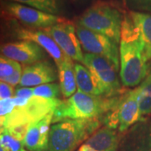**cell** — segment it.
<instances>
[{"instance_id": "obj_1", "label": "cell", "mask_w": 151, "mask_h": 151, "mask_svg": "<svg viewBox=\"0 0 151 151\" xmlns=\"http://www.w3.org/2000/svg\"><path fill=\"white\" fill-rule=\"evenodd\" d=\"M119 78L125 87H137L145 79L150 62L145 54V42L129 12L124 14L119 42Z\"/></svg>"}, {"instance_id": "obj_2", "label": "cell", "mask_w": 151, "mask_h": 151, "mask_svg": "<svg viewBox=\"0 0 151 151\" xmlns=\"http://www.w3.org/2000/svg\"><path fill=\"white\" fill-rule=\"evenodd\" d=\"M119 96L105 97L78 91L69 98L60 101L54 110L52 123L65 119H103L113 108Z\"/></svg>"}, {"instance_id": "obj_3", "label": "cell", "mask_w": 151, "mask_h": 151, "mask_svg": "<svg viewBox=\"0 0 151 151\" xmlns=\"http://www.w3.org/2000/svg\"><path fill=\"white\" fill-rule=\"evenodd\" d=\"M101 119H65L51 125L47 151H75L97 131Z\"/></svg>"}, {"instance_id": "obj_4", "label": "cell", "mask_w": 151, "mask_h": 151, "mask_svg": "<svg viewBox=\"0 0 151 151\" xmlns=\"http://www.w3.org/2000/svg\"><path fill=\"white\" fill-rule=\"evenodd\" d=\"M124 15L115 6L106 2H97L88 8L77 24L94 32L102 34L119 45Z\"/></svg>"}, {"instance_id": "obj_5", "label": "cell", "mask_w": 151, "mask_h": 151, "mask_svg": "<svg viewBox=\"0 0 151 151\" xmlns=\"http://www.w3.org/2000/svg\"><path fill=\"white\" fill-rule=\"evenodd\" d=\"M139 87L126 91L119 95L113 108L102 119V123L119 134L127 132L140 121Z\"/></svg>"}, {"instance_id": "obj_6", "label": "cell", "mask_w": 151, "mask_h": 151, "mask_svg": "<svg viewBox=\"0 0 151 151\" xmlns=\"http://www.w3.org/2000/svg\"><path fill=\"white\" fill-rule=\"evenodd\" d=\"M83 64L95 77L103 97H114L123 93L118 70L109 60L100 55L86 53L84 55Z\"/></svg>"}, {"instance_id": "obj_7", "label": "cell", "mask_w": 151, "mask_h": 151, "mask_svg": "<svg viewBox=\"0 0 151 151\" xmlns=\"http://www.w3.org/2000/svg\"><path fill=\"white\" fill-rule=\"evenodd\" d=\"M60 101L59 98H45L33 96L25 106L15 108L9 115L5 116L4 127L9 129L21 124L37 122L53 112Z\"/></svg>"}, {"instance_id": "obj_8", "label": "cell", "mask_w": 151, "mask_h": 151, "mask_svg": "<svg viewBox=\"0 0 151 151\" xmlns=\"http://www.w3.org/2000/svg\"><path fill=\"white\" fill-rule=\"evenodd\" d=\"M76 32L83 49L88 54L103 56L109 60L115 69H119V47L111 39L81 25H76Z\"/></svg>"}, {"instance_id": "obj_9", "label": "cell", "mask_w": 151, "mask_h": 151, "mask_svg": "<svg viewBox=\"0 0 151 151\" xmlns=\"http://www.w3.org/2000/svg\"><path fill=\"white\" fill-rule=\"evenodd\" d=\"M6 14L13 17L23 24L32 29H45L66 20L62 17L50 14L15 2H6L3 5Z\"/></svg>"}, {"instance_id": "obj_10", "label": "cell", "mask_w": 151, "mask_h": 151, "mask_svg": "<svg viewBox=\"0 0 151 151\" xmlns=\"http://www.w3.org/2000/svg\"><path fill=\"white\" fill-rule=\"evenodd\" d=\"M42 30L54 40L65 55L72 60L83 63L84 55L73 24L65 20Z\"/></svg>"}, {"instance_id": "obj_11", "label": "cell", "mask_w": 151, "mask_h": 151, "mask_svg": "<svg viewBox=\"0 0 151 151\" xmlns=\"http://www.w3.org/2000/svg\"><path fill=\"white\" fill-rule=\"evenodd\" d=\"M0 54L24 65L43 61L45 58V52L43 49L36 43L29 40L1 44Z\"/></svg>"}, {"instance_id": "obj_12", "label": "cell", "mask_w": 151, "mask_h": 151, "mask_svg": "<svg viewBox=\"0 0 151 151\" xmlns=\"http://www.w3.org/2000/svg\"><path fill=\"white\" fill-rule=\"evenodd\" d=\"M118 151H151V123L141 119L121 138Z\"/></svg>"}, {"instance_id": "obj_13", "label": "cell", "mask_w": 151, "mask_h": 151, "mask_svg": "<svg viewBox=\"0 0 151 151\" xmlns=\"http://www.w3.org/2000/svg\"><path fill=\"white\" fill-rule=\"evenodd\" d=\"M54 111L45 118L29 124L24 139V146L29 151H47L49 133L53 121Z\"/></svg>"}, {"instance_id": "obj_14", "label": "cell", "mask_w": 151, "mask_h": 151, "mask_svg": "<svg viewBox=\"0 0 151 151\" xmlns=\"http://www.w3.org/2000/svg\"><path fill=\"white\" fill-rule=\"evenodd\" d=\"M57 78L55 70L50 62L39 61L32 65H24L22 69L19 86H38L50 83Z\"/></svg>"}, {"instance_id": "obj_15", "label": "cell", "mask_w": 151, "mask_h": 151, "mask_svg": "<svg viewBox=\"0 0 151 151\" xmlns=\"http://www.w3.org/2000/svg\"><path fill=\"white\" fill-rule=\"evenodd\" d=\"M16 36L23 40H29L39 45L54 60L58 66L69 57L64 54L54 40L43 30L19 29L16 31Z\"/></svg>"}, {"instance_id": "obj_16", "label": "cell", "mask_w": 151, "mask_h": 151, "mask_svg": "<svg viewBox=\"0 0 151 151\" xmlns=\"http://www.w3.org/2000/svg\"><path fill=\"white\" fill-rule=\"evenodd\" d=\"M120 140L117 130L103 126L83 142L76 151H118Z\"/></svg>"}, {"instance_id": "obj_17", "label": "cell", "mask_w": 151, "mask_h": 151, "mask_svg": "<svg viewBox=\"0 0 151 151\" xmlns=\"http://www.w3.org/2000/svg\"><path fill=\"white\" fill-rule=\"evenodd\" d=\"M57 68L61 94L65 98H69L75 94L77 89L73 61L70 58H68L58 65Z\"/></svg>"}, {"instance_id": "obj_18", "label": "cell", "mask_w": 151, "mask_h": 151, "mask_svg": "<svg viewBox=\"0 0 151 151\" xmlns=\"http://www.w3.org/2000/svg\"><path fill=\"white\" fill-rule=\"evenodd\" d=\"M74 67L78 91L93 96H102L98 89L95 77L86 65L75 64Z\"/></svg>"}, {"instance_id": "obj_19", "label": "cell", "mask_w": 151, "mask_h": 151, "mask_svg": "<svg viewBox=\"0 0 151 151\" xmlns=\"http://www.w3.org/2000/svg\"><path fill=\"white\" fill-rule=\"evenodd\" d=\"M129 14L135 25L140 32L145 42V54L149 62L151 60V14L129 11Z\"/></svg>"}, {"instance_id": "obj_20", "label": "cell", "mask_w": 151, "mask_h": 151, "mask_svg": "<svg viewBox=\"0 0 151 151\" xmlns=\"http://www.w3.org/2000/svg\"><path fill=\"white\" fill-rule=\"evenodd\" d=\"M24 5L29 6L38 10L42 11L50 14L59 16L62 13L61 0H10Z\"/></svg>"}, {"instance_id": "obj_21", "label": "cell", "mask_w": 151, "mask_h": 151, "mask_svg": "<svg viewBox=\"0 0 151 151\" xmlns=\"http://www.w3.org/2000/svg\"><path fill=\"white\" fill-rule=\"evenodd\" d=\"M138 87L139 90V108L142 118L151 114V60L145 79Z\"/></svg>"}, {"instance_id": "obj_22", "label": "cell", "mask_w": 151, "mask_h": 151, "mask_svg": "<svg viewBox=\"0 0 151 151\" xmlns=\"http://www.w3.org/2000/svg\"><path fill=\"white\" fill-rule=\"evenodd\" d=\"M19 72H22L20 63L4 56H0V81H4L13 75Z\"/></svg>"}, {"instance_id": "obj_23", "label": "cell", "mask_w": 151, "mask_h": 151, "mask_svg": "<svg viewBox=\"0 0 151 151\" xmlns=\"http://www.w3.org/2000/svg\"><path fill=\"white\" fill-rule=\"evenodd\" d=\"M33 95L45 98H58L61 95L59 84L46 83L33 88Z\"/></svg>"}, {"instance_id": "obj_24", "label": "cell", "mask_w": 151, "mask_h": 151, "mask_svg": "<svg viewBox=\"0 0 151 151\" xmlns=\"http://www.w3.org/2000/svg\"><path fill=\"white\" fill-rule=\"evenodd\" d=\"M0 145L6 151H22L24 147V143L13 137L5 128L0 133Z\"/></svg>"}, {"instance_id": "obj_25", "label": "cell", "mask_w": 151, "mask_h": 151, "mask_svg": "<svg viewBox=\"0 0 151 151\" xmlns=\"http://www.w3.org/2000/svg\"><path fill=\"white\" fill-rule=\"evenodd\" d=\"M130 11L151 14V0H124Z\"/></svg>"}, {"instance_id": "obj_26", "label": "cell", "mask_w": 151, "mask_h": 151, "mask_svg": "<svg viewBox=\"0 0 151 151\" xmlns=\"http://www.w3.org/2000/svg\"><path fill=\"white\" fill-rule=\"evenodd\" d=\"M29 124H21V125H18V126H14V127H11L7 129L13 137H14L18 140L23 142L24 139L25 135H26L28 129L29 127Z\"/></svg>"}, {"instance_id": "obj_27", "label": "cell", "mask_w": 151, "mask_h": 151, "mask_svg": "<svg viewBox=\"0 0 151 151\" xmlns=\"http://www.w3.org/2000/svg\"><path fill=\"white\" fill-rule=\"evenodd\" d=\"M14 88L5 81H0V101L10 99L14 97Z\"/></svg>"}, {"instance_id": "obj_28", "label": "cell", "mask_w": 151, "mask_h": 151, "mask_svg": "<svg viewBox=\"0 0 151 151\" xmlns=\"http://www.w3.org/2000/svg\"><path fill=\"white\" fill-rule=\"evenodd\" d=\"M15 108L13 98L0 101V117H4Z\"/></svg>"}, {"instance_id": "obj_29", "label": "cell", "mask_w": 151, "mask_h": 151, "mask_svg": "<svg viewBox=\"0 0 151 151\" xmlns=\"http://www.w3.org/2000/svg\"><path fill=\"white\" fill-rule=\"evenodd\" d=\"M33 88L27 86H19L17 87L14 92V97L24 98V99H30L33 97Z\"/></svg>"}, {"instance_id": "obj_30", "label": "cell", "mask_w": 151, "mask_h": 151, "mask_svg": "<svg viewBox=\"0 0 151 151\" xmlns=\"http://www.w3.org/2000/svg\"><path fill=\"white\" fill-rule=\"evenodd\" d=\"M5 122V116L4 117H0V127H4Z\"/></svg>"}, {"instance_id": "obj_31", "label": "cell", "mask_w": 151, "mask_h": 151, "mask_svg": "<svg viewBox=\"0 0 151 151\" xmlns=\"http://www.w3.org/2000/svg\"><path fill=\"white\" fill-rule=\"evenodd\" d=\"M0 151H6V150L3 147V146L0 145Z\"/></svg>"}, {"instance_id": "obj_32", "label": "cell", "mask_w": 151, "mask_h": 151, "mask_svg": "<svg viewBox=\"0 0 151 151\" xmlns=\"http://www.w3.org/2000/svg\"><path fill=\"white\" fill-rule=\"evenodd\" d=\"M4 127H0V133L4 130Z\"/></svg>"}, {"instance_id": "obj_33", "label": "cell", "mask_w": 151, "mask_h": 151, "mask_svg": "<svg viewBox=\"0 0 151 151\" xmlns=\"http://www.w3.org/2000/svg\"><path fill=\"white\" fill-rule=\"evenodd\" d=\"M22 151H26V150H22Z\"/></svg>"}]
</instances>
